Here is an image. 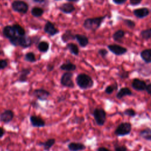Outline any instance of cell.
Instances as JSON below:
<instances>
[{
    "instance_id": "cell-14",
    "label": "cell",
    "mask_w": 151,
    "mask_h": 151,
    "mask_svg": "<svg viewBox=\"0 0 151 151\" xmlns=\"http://www.w3.org/2000/svg\"><path fill=\"white\" fill-rule=\"evenodd\" d=\"M132 86L134 89L139 91L144 90L146 87V84L145 81L137 78L133 80L132 83Z\"/></svg>"
},
{
    "instance_id": "cell-36",
    "label": "cell",
    "mask_w": 151,
    "mask_h": 151,
    "mask_svg": "<svg viewBox=\"0 0 151 151\" xmlns=\"http://www.w3.org/2000/svg\"><path fill=\"white\" fill-rule=\"evenodd\" d=\"M8 65V61L6 60H0V70L5 68Z\"/></svg>"
},
{
    "instance_id": "cell-26",
    "label": "cell",
    "mask_w": 151,
    "mask_h": 151,
    "mask_svg": "<svg viewBox=\"0 0 151 151\" xmlns=\"http://www.w3.org/2000/svg\"><path fill=\"white\" fill-rule=\"evenodd\" d=\"M124 31L122 30V29H119L117 31H116L113 35V38L114 41H118L119 40H120L121 39H122L124 36Z\"/></svg>"
},
{
    "instance_id": "cell-1",
    "label": "cell",
    "mask_w": 151,
    "mask_h": 151,
    "mask_svg": "<svg viewBox=\"0 0 151 151\" xmlns=\"http://www.w3.org/2000/svg\"><path fill=\"white\" fill-rule=\"evenodd\" d=\"M76 83L79 88L82 90L91 88L94 86V81L92 78L84 73H80L77 76Z\"/></svg>"
},
{
    "instance_id": "cell-11",
    "label": "cell",
    "mask_w": 151,
    "mask_h": 151,
    "mask_svg": "<svg viewBox=\"0 0 151 151\" xmlns=\"http://www.w3.org/2000/svg\"><path fill=\"white\" fill-rule=\"evenodd\" d=\"M67 147L70 151H80L86 148L83 143L79 142H71L67 145Z\"/></svg>"
},
{
    "instance_id": "cell-35",
    "label": "cell",
    "mask_w": 151,
    "mask_h": 151,
    "mask_svg": "<svg viewBox=\"0 0 151 151\" xmlns=\"http://www.w3.org/2000/svg\"><path fill=\"white\" fill-rule=\"evenodd\" d=\"M124 113V114L129 116H131V117H134L136 115V112L134 111V110H133L132 109H128L125 110Z\"/></svg>"
},
{
    "instance_id": "cell-32",
    "label": "cell",
    "mask_w": 151,
    "mask_h": 151,
    "mask_svg": "<svg viewBox=\"0 0 151 151\" xmlns=\"http://www.w3.org/2000/svg\"><path fill=\"white\" fill-rule=\"evenodd\" d=\"M117 84L114 83V84H113V85L107 86V87L106 88V89H105V92H106V93L109 94H111V93H113V91L114 90L117 89Z\"/></svg>"
},
{
    "instance_id": "cell-8",
    "label": "cell",
    "mask_w": 151,
    "mask_h": 151,
    "mask_svg": "<svg viewBox=\"0 0 151 151\" xmlns=\"http://www.w3.org/2000/svg\"><path fill=\"white\" fill-rule=\"evenodd\" d=\"M14 117V113L12 110L6 109L0 114V121L4 123H9Z\"/></svg>"
},
{
    "instance_id": "cell-28",
    "label": "cell",
    "mask_w": 151,
    "mask_h": 151,
    "mask_svg": "<svg viewBox=\"0 0 151 151\" xmlns=\"http://www.w3.org/2000/svg\"><path fill=\"white\" fill-rule=\"evenodd\" d=\"M25 60L28 62H30V63L35 62L36 61V58H35L34 54L31 52L27 53L25 55Z\"/></svg>"
},
{
    "instance_id": "cell-37",
    "label": "cell",
    "mask_w": 151,
    "mask_h": 151,
    "mask_svg": "<svg viewBox=\"0 0 151 151\" xmlns=\"http://www.w3.org/2000/svg\"><path fill=\"white\" fill-rule=\"evenodd\" d=\"M114 149H115L116 151H127L126 147L125 146H123V145L115 146Z\"/></svg>"
},
{
    "instance_id": "cell-6",
    "label": "cell",
    "mask_w": 151,
    "mask_h": 151,
    "mask_svg": "<svg viewBox=\"0 0 151 151\" xmlns=\"http://www.w3.org/2000/svg\"><path fill=\"white\" fill-rule=\"evenodd\" d=\"M32 95L39 100L45 101L50 96V93L44 88H37L33 91Z\"/></svg>"
},
{
    "instance_id": "cell-49",
    "label": "cell",
    "mask_w": 151,
    "mask_h": 151,
    "mask_svg": "<svg viewBox=\"0 0 151 151\" xmlns=\"http://www.w3.org/2000/svg\"><path fill=\"white\" fill-rule=\"evenodd\" d=\"M68 1H78V0H68Z\"/></svg>"
},
{
    "instance_id": "cell-46",
    "label": "cell",
    "mask_w": 151,
    "mask_h": 151,
    "mask_svg": "<svg viewBox=\"0 0 151 151\" xmlns=\"http://www.w3.org/2000/svg\"><path fill=\"white\" fill-rule=\"evenodd\" d=\"M65 96H60V97H58V102L63 101L64 100H65Z\"/></svg>"
},
{
    "instance_id": "cell-44",
    "label": "cell",
    "mask_w": 151,
    "mask_h": 151,
    "mask_svg": "<svg viewBox=\"0 0 151 151\" xmlns=\"http://www.w3.org/2000/svg\"><path fill=\"white\" fill-rule=\"evenodd\" d=\"M5 133V131L4 129L2 128V127H0V139L4 136Z\"/></svg>"
},
{
    "instance_id": "cell-38",
    "label": "cell",
    "mask_w": 151,
    "mask_h": 151,
    "mask_svg": "<svg viewBox=\"0 0 151 151\" xmlns=\"http://www.w3.org/2000/svg\"><path fill=\"white\" fill-rule=\"evenodd\" d=\"M98 52L102 57H106L108 54V51L105 49H100L99 50Z\"/></svg>"
},
{
    "instance_id": "cell-34",
    "label": "cell",
    "mask_w": 151,
    "mask_h": 151,
    "mask_svg": "<svg viewBox=\"0 0 151 151\" xmlns=\"http://www.w3.org/2000/svg\"><path fill=\"white\" fill-rule=\"evenodd\" d=\"M84 121V118L82 116H75L73 119V123L74 124H80Z\"/></svg>"
},
{
    "instance_id": "cell-39",
    "label": "cell",
    "mask_w": 151,
    "mask_h": 151,
    "mask_svg": "<svg viewBox=\"0 0 151 151\" xmlns=\"http://www.w3.org/2000/svg\"><path fill=\"white\" fill-rule=\"evenodd\" d=\"M142 0H130V4L131 5L136 6L141 3Z\"/></svg>"
},
{
    "instance_id": "cell-12",
    "label": "cell",
    "mask_w": 151,
    "mask_h": 151,
    "mask_svg": "<svg viewBox=\"0 0 151 151\" xmlns=\"http://www.w3.org/2000/svg\"><path fill=\"white\" fill-rule=\"evenodd\" d=\"M31 71V69L29 68H22L19 73V76L18 77V79L17 81L20 83H25L28 80V75L30 74Z\"/></svg>"
},
{
    "instance_id": "cell-24",
    "label": "cell",
    "mask_w": 151,
    "mask_h": 151,
    "mask_svg": "<svg viewBox=\"0 0 151 151\" xmlns=\"http://www.w3.org/2000/svg\"><path fill=\"white\" fill-rule=\"evenodd\" d=\"M140 136L147 140L151 141V129L147 128L143 130L140 132Z\"/></svg>"
},
{
    "instance_id": "cell-31",
    "label": "cell",
    "mask_w": 151,
    "mask_h": 151,
    "mask_svg": "<svg viewBox=\"0 0 151 151\" xmlns=\"http://www.w3.org/2000/svg\"><path fill=\"white\" fill-rule=\"evenodd\" d=\"M44 11L43 10L38 7H35L34 8H32V11H31V13L32 14L36 17H38L42 15V14H43Z\"/></svg>"
},
{
    "instance_id": "cell-5",
    "label": "cell",
    "mask_w": 151,
    "mask_h": 151,
    "mask_svg": "<svg viewBox=\"0 0 151 151\" xmlns=\"http://www.w3.org/2000/svg\"><path fill=\"white\" fill-rule=\"evenodd\" d=\"M132 130L130 123L126 122L120 124L115 130V134L118 136H122L128 134Z\"/></svg>"
},
{
    "instance_id": "cell-42",
    "label": "cell",
    "mask_w": 151,
    "mask_h": 151,
    "mask_svg": "<svg viewBox=\"0 0 151 151\" xmlns=\"http://www.w3.org/2000/svg\"><path fill=\"white\" fill-rule=\"evenodd\" d=\"M54 68V65L52 64H48L47 66V70L48 71H52Z\"/></svg>"
},
{
    "instance_id": "cell-7",
    "label": "cell",
    "mask_w": 151,
    "mask_h": 151,
    "mask_svg": "<svg viewBox=\"0 0 151 151\" xmlns=\"http://www.w3.org/2000/svg\"><path fill=\"white\" fill-rule=\"evenodd\" d=\"M13 9L17 12L25 14L27 12L28 9V5L24 1H15L12 4Z\"/></svg>"
},
{
    "instance_id": "cell-27",
    "label": "cell",
    "mask_w": 151,
    "mask_h": 151,
    "mask_svg": "<svg viewBox=\"0 0 151 151\" xmlns=\"http://www.w3.org/2000/svg\"><path fill=\"white\" fill-rule=\"evenodd\" d=\"M38 48L40 51L42 52H45L48 51L49 48V44L47 42L42 41L38 44Z\"/></svg>"
},
{
    "instance_id": "cell-21",
    "label": "cell",
    "mask_w": 151,
    "mask_h": 151,
    "mask_svg": "<svg viewBox=\"0 0 151 151\" xmlns=\"http://www.w3.org/2000/svg\"><path fill=\"white\" fill-rule=\"evenodd\" d=\"M140 57L146 63H151V50H144L140 52Z\"/></svg>"
},
{
    "instance_id": "cell-13",
    "label": "cell",
    "mask_w": 151,
    "mask_h": 151,
    "mask_svg": "<svg viewBox=\"0 0 151 151\" xmlns=\"http://www.w3.org/2000/svg\"><path fill=\"white\" fill-rule=\"evenodd\" d=\"M32 44L31 38L26 36H21L18 38V45H20L24 48L29 47Z\"/></svg>"
},
{
    "instance_id": "cell-45",
    "label": "cell",
    "mask_w": 151,
    "mask_h": 151,
    "mask_svg": "<svg viewBox=\"0 0 151 151\" xmlns=\"http://www.w3.org/2000/svg\"><path fill=\"white\" fill-rule=\"evenodd\" d=\"M97 151H111L109 149L104 147H100L97 149Z\"/></svg>"
},
{
    "instance_id": "cell-23",
    "label": "cell",
    "mask_w": 151,
    "mask_h": 151,
    "mask_svg": "<svg viewBox=\"0 0 151 151\" xmlns=\"http://www.w3.org/2000/svg\"><path fill=\"white\" fill-rule=\"evenodd\" d=\"M60 9L63 11L64 13L66 14H70L71 12H72L73 11H74L75 8L74 6L71 4H68V3H66V4H63L60 7Z\"/></svg>"
},
{
    "instance_id": "cell-22",
    "label": "cell",
    "mask_w": 151,
    "mask_h": 151,
    "mask_svg": "<svg viewBox=\"0 0 151 151\" xmlns=\"http://www.w3.org/2000/svg\"><path fill=\"white\" fill-rule=\"evenodd\" d=\"M132 94V92L129 88L124 87L121 88L118 91V93L116 94V97L119 99H120L125 96H131Z\"/></svg>"
},
{
    "instance_id": "cell-3",
    "label": "cell",
    "mask_w": 151,
    "mask_h": 151,
    "mask_svg": "<svg viewBox=\"0 0 151 151\" xmlns=\"http://www.w3.org/2000/svg\"><path fill=\"white\" fill-rule=\"evenodd\" d=\"M73 77V73L69 71H66L64 73L60 78V83L64 87L67 88H74V83L72 79Z\"/></svg>"
},
{
    "instance_id": "cell-29",
    "label": "cell",
    "mask_w": 151,
    "mask_h": 151,
    "mask_svg": "<svg viewBox=\"0 0 151 151\" xmlns=\"http://www.w3.org/2000/svg\"><path fill=\"white\" fill-rule=\"evenodd\" d=\"M140 35L143 39L148 40L151 38V28L143 30L140 33Z\"/></svg>"
},
{
    "instance_id": "cell-41",
    "label": "cell",
    "mask_w": 151,
    "mask_h": 151,
    "mask_svg": "<svg viewBox=\"0 0 151 151\" xmlns=\"http://www.w3.org/2000/svg\"><path fill=\"white\" fill-rule=\"evenodd\" d=\"M127 0H113V2L117 5H121L126 2Z\"/></svg>"
},
{
    "instance_id": "cell-25",
    "label": "cell",
    "mask_w": 151,
    "mask_h": 151,
    "mask_svg": "<svg viewBox=\"0 0 151 151\" xmlns=\"http://www.w3.org/2000/svg\"><path fill=\"white\" fill-rule=\"evenodd\" d=\"M67 48L69 50V51L71 52V54L75 55H78L79 54V50L78 47L73 44V43H69L67 45Z\"/></svg>"
},
{
    "instance_id": "cell-20",
    "label": "cell",
    "mask_w": 151,
    "mask_h": 151,
    "mask_svg": "<svg viewBox=\"0 0 151 151\" xmlns=\"http://www.w3.org/2000/svg\"><path fill=\"white\" fill-rule=\"evenodd\" d=\"M75 38L77 41L79 43L80 45L82 47H85L88 44V40L87 37L81 34H76L75 35Z\"/></svg>"
},
{
    "instance_id": "cell-18",
    "label": "cell",
    "mask_w": 151,
    "mask_h": 151,
    "mask_svg": "<svg viewBox=\"0 0 151 151\" xmlns=\"http://www.w3.org/2000/svg\"><path fill=\"white\" fill-rule=\"evenodd\" d=\"M44 31L50 34V35H54L58 32V31L55 28L54 25L51 22H47L44 27Z\"/></svg>"
},
{
    "instance_id": "cell-19",
    "label": "cell",
    "mask_w": 151,
    "mask_h": 151,
    "mask_svg": "<svg viewBox=\"0 0 151 151\" xmlns=\"http://www.w3.org/2000/svg\"><path fill=\"white\" fill-rule=\"evenodd\" d=\"M60 68L61 70L71 72L76 69V65L74 64L71 63L70 61H67L66 63L62 64Z\"/></svg>"
},
{
    "instance_id": "cell-43",
    "label": "cell",
    "mask_w": 151,
    "mask_h": 151,
    "mask_svg": "<svg viewBox=\"0 0 151 151\" xmlns=\"http://www.w3.org/2000/svg\"><path fill=\"white\" fill-rule=\"evenodd\" d=\"M145 90H146L147 93L151 96V84H149L147 86H146Z\"/></svg>"
},
{
    "instance_id": "cell-4",
    "label": "cell",
    "mask_w": 151,
    "mask_h": 151,
    "mask_svg": "<svg viewBox=\"0 0 151 151\" xmlns=\"http://www.w3.org/2000/svg\"><path fill=\"white\" fill-rule=\"evenodd\" d=\"M93 116L97 125L103 126L106 121V111L101 108H96L93 111Z\"/></svg>"
},
{
    "instance_id": "cell-30",
    "label": "cell",
    "mask_w": 151,
    "mask_h": 151,
    "mask_svg": "<svg viewBox=\"0 0 151 151\" xmlns=\"http://www.w3.org/2000/svg\"><path fill=\"white\" fill-rule=\"evenodd\" d=\"M13 28H14L16 33H17L19 35H20V36L25 35V30L19 25L15 24V25H13Z\"/></svg>"
},
{
    "instance_id": "cell-16",
    "label": "cell",
    "mask_w": 151,
    "mask_h": 151,
    "mask_svg": "<svg viewBox=\"0 0 151 151\" xmlns=\"http://www.w3.org/2000/svg\"><path fill=\"white\" fill-rule=\"evenodd\" d=\"M133 14L138 18H143L149 15V10L147 8H137L133 11Z\"/></svg>"
},
{
    "instance_id": "cell-15",
    "label": "cell",
    "mask_w": 151,
    "mask_h": 151,
    "mask_svg": "<svg viewBox=\"0 0 151 151\" xmlns=\"http://www.w3.org/2000/svg\"><path fill=\"white\" fill-rule=\"evenodd\" d=\"M55 143V139L54 138L48 139L45 142H41L38 143V145L43 147V149L45 151H50L51 148Z\"/></svg>"
},
{
    "instance_id": "cell-10",
    "label": "cell",
    "mask_w": 151,
    "mask_h": 151,
    "mask_svg": "<svg viewBox=\"0 0 151 151\" xmlns=\"http://www.w3.org/2000/svg\"><path fill=\"white\" fill-rule=\"evenodd\" d=\"M107 47L111 52H112L113 54L117 55H123L125 54L127 51V50L126 48L117 44L109 45L107 46Z\"/></svg>"
},
{
    "instance_id": "cell-48",
    "label": "cell",
    "mask_w": 151,
    "mask_h": 151,
    "mask_svg": "<svg viewBox=\"0 0 151 151\" xmlns=\"http://www.w3.org/2000/svg\"><path fill=\"white\" fill-rule=\"evenodd\" d=\"M0 55H4V52L1 50V45H0Z\"/></svg>"
},
{
    "instance_id": "cell-40",
    "label": "cell",
    "mask_w": 151,
    "mask_h": 151,
    "mask_svg": "<svg viewBox=\"0 0 151 151\" xmlns=\"http://www.w3.org/2000/svg\"><path fill=\"white\" fill-rule=\"evenodd\" d=\"M31 105L32 107L35 108V109H38L40 107V104L37 101H32L31 103Z\"/></svg>"
},
{
    "instance_id": "cell-17",
    "label": "cell",
    "mask_w": 151,
    "mask_h": 151,
    "mask_svg": "<svg viewBox=\"0 0 151 151\" xmlns=\"http://www.w3.org/2000/svg\"><path fill=\"white\" fill-rule=\"evenodd\" d=\"M15 31L13 27L11 26H6L3 29L4 35L8 38H12L15 36Z\"/></svg>"
},
{
    "instance_id": "cell-33",
    "label": "cell",
    "mask_w": 151,
    "mask_h": 151,
    "mask_svg": "<svg viewBox=\"0 0 151 151\" xmlns=\"http://www.w3.org/2000/svg\"><path fill=\"white\" fill-rule=\"evenodd\" d=\"M123 21H124V23L130 29H132L135 27V22L130 19H123Z\"/></svg>"
},
{
    "instance_id": "cell-47",
    "label": "cell",
    "mask_w": 151,
    "mask_h": 151,
    "mask_svg": "<svg viewBox=\"0 0 151 151\" xmlns=\"http://www.w3.org/2000/svg\"><path fill=\"white\" fill-rule=\"evenodd\" d=\"M32 1L35 2H38V3H41L44 1V0H32Z\"/></svg>"
},
{
    "instance_id": "cell-9",
    "label": "cell",
    "mask_w": 151,
    "mask_h": 151,
    "mask_svg": "<svg viewBox=\"0 0 151 151\" xmlns=\"http://www.w3.org/2000/svg\"><path fill=\"white\" fill-rule=\"evenodd\" d=\"M30 123L32 127H44L45 126V122L40 116L32 115L29 117Z\"/></svg>"
},
{
    "instance_id": "cell-2",
    "label": "cell",
    "mask_w": 151,
    "mask_h": 151,
    "mask_svg": "<svg viewBox=\"0 0 151 151\" xmlns=\"http://www.w3.org/2000/svg\"><path fill=\"white\" fill-rule=\"evenodd\" d=\"M105 18L106 16L96 17L94 18H88L85 20L83 26L87 29L95 31L100 27L101 24Z\"/></svg>"
}]
</instances>
